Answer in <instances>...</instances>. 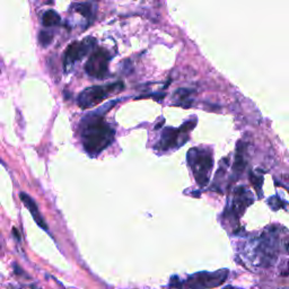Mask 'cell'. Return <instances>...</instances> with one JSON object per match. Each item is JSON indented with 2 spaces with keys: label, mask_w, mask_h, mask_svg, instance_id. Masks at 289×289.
Instances as JSON below:
<instances>
[{
  "label": "cell",
  "mask_w": 289,
  "mask_h": 289,
  "mask_svg": "<svg viewBox=\"0 0 289 289\" xmlns=\"http://www.w3.org/2000/svg\"><path fill=\"white\" fill-rule=\"evenodd\" d=\"M85 69L94 78H103L108 69V56L105 50L99 49L92 53L88 61L86 62Z\"/></svg>",
  "instance_id": "obj_6"
},
{
  "label": "cell",
  "mask_w": 289,
  "mask_h": 289,
  "mask_svg": "<svg viewBox=\"0 0 289 289\" xmlns=\"http://www.w3.org/2000/svg\"><path fill=\"white\" fill-rule=\"evenodd\" d=\"M122 88H123V85L121 83L107 86H92L79 94L77 102L81 108H89L104 101L111 93L120 92Z\"/></svg>",
  "instance_id": "obj_3"
},
{
  "label": "cell",
  "mask_w": 289,
  "mask_h": 289,
  "mask_svg": "<svg viewBox=\"0 0 289 289\" xmlns=\"http://www.w3.org/2000/svg\"><path fill=\"white\" fill-rule=\"evenodd\" d=\"M20 198L27 209L30 210L32 217H33L34 220L36 221V224H38L41 228H43L44 230H47L48 232V229H49L48 225H47V223H45V220L42 217V215H41V212L39 210L38 205H36V202L29 196V194L25 193V192H21Z\"/></svg>",
  "instance_id": "obj_9"
},
{
  "label": "cell",
  "mask_w": 289,
  "mask_h": 289,
  "mask_svg": "<svg viewBox=\"0 0 289 289\" xmlns=\"http://www.w3.org/2000/svg\"><path fill=\"white\" fill-rule=\"evenodd\" d=\"M53 40V34L50 33L48 31H41L40 34H39V42L41 43V45L44 48H47L48 45H50V43L52 42Z\"/></svg>",
  "instance_id": "obj_12"
},
{
  "label": "cell",
  "mask_w": 289,
  "mask_h": 289,
  "mask_svg": "<svg viewBox=\"0 0 289 289\" xmlns=\"http://www.w3.org/2000/svg\"><path fill=\"white\" fill-rule=\"evenodd\" d=\"M228 270H220L217 272H200L191 275L188 279V286L191 289H205L220 286L227 278Z\"/></svg>",
  "instance_id": "obj_4"
},
{
  "label": "cell",
  "mask_w": 289,
  "mask_h": 289,
  "mask_svg": "<svg viewBox=\"0 0 289 289\" xmlns=\"http://www.w3.org/2000/svg\"><path fill=\"white\" fill-rule=\"evenodd\" d=\"M59 23H60V16L58 15L57 12L50 9V11H47L43 14L42 24L45 27H53V26L58 25Z\"/></svg>",
  "instance_id": "obj_10"
},
{
  "label": "cell",
  "mask_w": 289,
  "mask_h": 289,
  "mask_svg": "<svg viewBox=\"0 0 289 289\" xmlns=\"http://www.w3.org/2000/svg\"><path fill=\"white\" fill-rule=\"evenodd\" d=\"M74 9L77 13H79L80 15L87 18H89L90 14H92V6H90L89 4H76Z\"/></svg>",
  "instance_id": "obj_11"
},
{
  "label": "cell",
  "mask_w": 289,
  "mask_h": 289,
  "mask_svg": "<svg viewBox=\"0 0 289 289\" xmlns=\"http://www.w3.org/2000/svg\"><path fill=\"white\" fill-rule=\"evenodd\" d=\"M253 198L251 196V192L247 191L245 188H238L235 191L234 200L232 206L227 208L225 211H229L234 217L238 218L244 211H245L246 207H248L252 203Z\"/></svg>",
  "instance_id": "obj_7"
},
{
  "label": "cell",
  "mask_w": 289,
  "mask_h": 289,
  "mask_svg": "<svg viewBox=\"0 0 289 289\" xmlns=\"http://www.w3.org/2000/svg\"><path fill=\"white\" fill-rule=\"evenodd\" d=\"M117 101H112L99 110L90 113L81 122V140L83 146L89 155H97L108 147L114 138V131L110 125L105 123L102 117L104 112L114 105Z\"/></svg>",
  "instance_id": "obj_1"
},
{
  "label": "cell",
  "mask_w": 289,
  "mask_h": 289,
  "mask_svg": "<svg viewBox=\"0 0 289 289\" xmlns=\"http://www.w3.org/2000/svg\"><path fill=\"white\" fill-rule=\"evenodd\" d=\"M83 58L84 57L83 53H81L79 42L71 43L69 47L67 48L65 57H63V68H65V71L69 72L72 68H74L75 63Z\"/></svg>",
  "instance_id": "obj_8"
},
{
  "label": "cell",
  "mask_w": 289,
  "mask_h": 289,
  "mask_svg": "<svg viewBox=\"0 0 289 289\" xmlns=\"http://www.w3.org/2000/svg\"><path fill=\"white\" fill-rule=\"evenodd\" d=\"M188 163L193 171L194 178L200 187H205L209 181L214 160L209 149L192 148L188 153Z\"/></svg>",
  "instance_id": "obj_2"
},
{
  "label": "cell",
  "mask_w": 289,
  "mask_h": 289,
  "mask_svg": "<svg viewBox=\"0 0 289 289\" xmlns=\"http://www.w3.org/2000/svg\"><path fill=\"white\" fill-rule=\"evenodd\" d=\"M194 126H196V120L185 122L182 125V128L180 129L165 128L163 130L162 138L157 144V148L162 149V151H169V149L178 147L180 144L182 146V143L180 142V135L182 133H188Z\"/></svg>",
  "instance_id": "obj_5"
},
{
  "label": "cell",
  "mask_w": 289,
  "mask_h": 289,
  "mask_svg": "<svg viewBox=\"0 0 289 289\" xmlns=\"http://www.w3.org/2000/svg\"><path fill=\"white\" fill-rule=\"evenodd\" d=\"M230 289H239V288H233V287H232Z\"/></svg>",
  "instance_id": "obj_15"
},
{
  "label": "cell",
  "mask_w": 289,
  "mask_h": 289,
  "mask_svg": "<svg viewBox=\"0 0 289 289\" xmlns=\"http://www.w3.org/2000/svg\"><path fill=\"white\" fill-rule=\"evenodd\" d=\"M13 235H14V236L16 237V239H17L18 242L21 241V235H20V233L17 232V229H16V228H13Z\"/></svg>",
  "instance_id": "obj_14"
},
{
  "label": "cell",
  "mask_w": 289,
  "mask_h": 289,
  "mask_svg": "<svg viewBox=\"0 0 289 289\" xmlns=\"http://www.w3.org/2000/svg\"><path fill=\"white\" fill-rule=\"evenodd\" d=\"M251 180H252V182L253 184H254V187L256 189V191L257 192H260V188H261V184L263 183V176H255V175H253L251 176Z\"/></svg>",
  "instance_id": "obj_13"
}]
</instances>
